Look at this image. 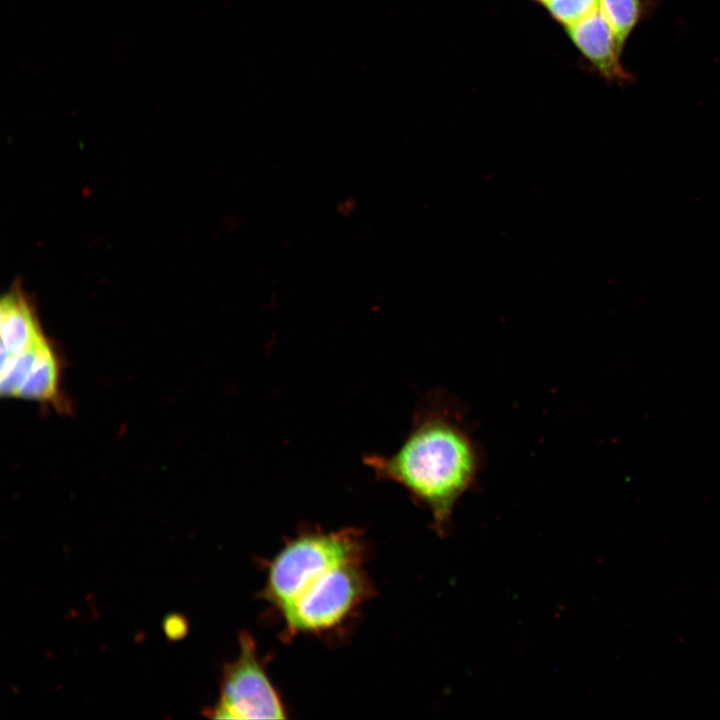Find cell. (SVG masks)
Here are the masks:
<instances>
[{"instance_id": "6da1fadb", "label": "cell", "mask_w": 720, "mask_h": 720, "mask_svg": "<svg viewBox=\"0 0 720 720\" xmlns=\"http://www.w3.org/2000/svg\"><path fill=\"white\" fill-rule=\"evenodd\" d=\"M364 463L379 479L405 488L445 534L456 503L477 484L484 457L460 407L446 393L432 392L418 405L399 449L365 456Z\"/></svg>"}, {"instance_id": "7a4b0ae2", "label": "cell", "mask_w": 720, "mask_h": 720, "mask_svg": "<svg viewBox=\"0 0 720 720\" xmlns=\"http://www.w3.org/2000/svg\"><path fill=\"white\" fill-rule=\"evenodd\" d=\"M367 553L359 529H305L289 538L267 562L262 598L278 614L313 577L339 563L367 559Z\"/></svg>"}, {"instance_id": "3957f363", "label": "cell", "mask_w": 720, "mask_h": 720, "mask_svg": "<svg viewBox=\"0 0 720 720\" xmlns=\"http://www.w3.org/2000/svg\"><path fill=\"white\" fill-rule=\"evenodd\" d=\"M366 559L339 563L312 578L279 616L286 639L342 629L375 592Z\"/></svg>"}, {"instance_id": "277c9868", "label": "cell", "mask_w": 720, "mask_h": 720, "mask_svg": "<svg viewBox=\"0 0 720 720\" xmlns=\"http://www.w3.org/2000/svg\"><path fill=\"white\" fill-rule=\"evenodd\" d=\"M219 697L208 708L215 719H286L287 710L273 685L257 643L249 632L239 637L237 656L224 665Z\"/></svg>"}, {"instance_id": "5b68a950", "label": "cell", "mask_w": 720, "mask_h": 720, "mask_svg": "<svg viewBox=\"0 0 720 720\" xmlns=\"http://www.w3.org/2000/svg\"><path fill=\"white\" fill-rule=\"evenodd\" d=\"M62 361L41 325L2 344L1 393L65 408Z\"/></svg>"}, {"instance_id": "8992f818", "label": "cell", "mask_w": 720, "mask_h": 720, "mask_svg": "<svg viewBox=\"0 0 720 720\" xmlns=\"http://www.w3.org/2000/svg\"><path fill=\"white\" fill-rule=\"evenodd\" d=\"M567 32L577 48L603 77L616 82L630 79L620 61L624 45L600 8L567 27Z\"/></svg>"}, {"instance_id": "52a82bcc", "label": "cell", "mask_w": 720, "mask_h": 720, "mask_svg": "<svg viewBox=\"0 0 720 720\" xmlns=\"http://www.w3.org/2000/svg\"><path fill=\"white\" fill-rule=\"evenodd\" d=\"M649 7L650 0H600L599 6L622 45Z\"/></svg>"}, {"instance_id": "ba28073f", "label": "cell", "mask_w": 720, "mask_h": 720, "mask_svg": "<svg viewBox=\"0 0 720 720\" xmlns=\"http://www.w3.org/2000/svg\"><path fill=\"white\" fill-rule=\"evenodd\" d=\"M545 5L554 19L569 27L597 10L600 0H547Z\"/></svg>"}, {"instance_id": "9c48e42d", "label": "cell", "mask_w": 720, "mask_h": 720, "mask_svg": "<svg viewBox=\"0 0 720 720\" xmlns=\"http://www.w3.org/2000/svg\"><path fill=\"white\" fill-rule=\"evenodd\" d=\"M186 624L180 616L169 617L165 623V631L169 637H178L185 632Z\"/></svg>"}, {"instance_id": "30bf717a", "label": "cell", "mask_w": 720, "mask_h": 720, "mask_svg": "<svg viewBox=\"0 0 720 720\" xmlns=\"http://www.w3.org/2000/svg\"><path fill=\"white\" fill-rule=\"evenodd\" d=\"M537 1L543 2L544 4L547 2V0H537Z\"/></svg>"}]
</instances>
